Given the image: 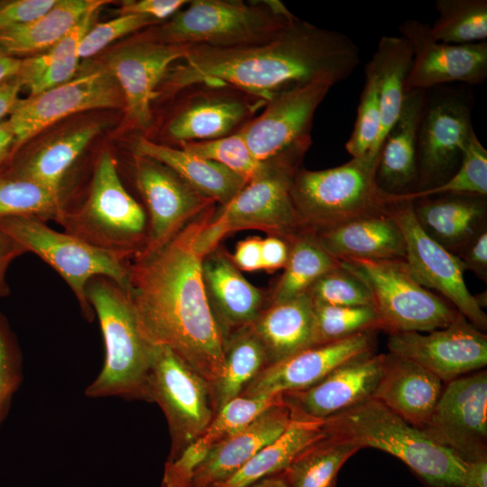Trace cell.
<instances>
[{"instance_id": "obj_1", "label": "cell", "mask_w": 487, "mask_h": 487, "mask_svg": "<svg viewBox=\"0 0 487 487\" xmlns=\"http://www.w3.org/2000/svg\"><path fill=\"white\" fill-rule=\"evenodd\" d=\"M211 210L131 259L125 290L148 342L171 350L212 385L223 372L224 337L207 300L197 244Z\"/></svg>"}, {"instance_id": "obj_2", "label": "cell", "mask_w": 487, "mask_h": 487, "mask_svg": "<svg viewBox=\"0 0 487 487\" xmlns=\"http://www.w3.org/2000/svg\"><path fill=\"white\" fill-rule=\"evenodd\" d=\"M359 63L360 50L347 35L297 18L263 43L188 46L185 56L168 69L158 94L172 97L189 86L209 82L229 85L268 101L317 78L338 83Z\"/></svg>"}, {"instance_id": "obj_3", "label": "cell", "mask_w": 487, "mask_h": 487, "mask_svg": "<svg viewBox=\"0 0 487 487\" xmlns=\"http://www.w3.org/2000/svg\"><path fill=\"white\" fill-rule=\"evenodd\" d=\"M326 435L403 462L429 487H464L466 463L374 399L321 422Z\"/></svg>"}, {"instance_id": "obj_4", "label": "cell", "mask_w": 487, "mask_h": 487, "mask_svg": "<svg viewBox=\"0 0 487 487\" xmlns=\"http://www.w3.org/2000/svg\"><path fill=\"white\" fill-rule=\"evenodd\" d=\"M86 296L99 322L105 358L85 396L150 402L148 377L154 346L142 335L126 290L108 277L96 276L87 282Z\"/></svg>"}, {"instance_id": "obj_5", "label": "cell", "mask_w": 487, "mask_h": 487, "mask_svg": "<svg viewBox=\"0 0 487 487\" xmlns=\"http://www.w3.org/2000/svg\"><path fill=\"white\" fill-rule=\"evenodd\" d=\"M297 18L278 0H193L143 36L167 44L233 48L266 42Z\"/></svg>"}, {"instance_id": "obj_6", "label": "cell", "mask_w": 487, "mask_h": 487, "mask_svg": "<svg viewBox=\"0 0 487 487\" xmlns=\"http://www.w3.org/2000/svg\"><path fill=\"white\" fill-rule=\"evenodd\" d=\"M379 158L380 152H368L330 169L299 170L290 195L303 230L317 232L389 212L395 202L378 186Z\"/></svg>"}, {"instance_id": "obj_7", "label": "cell", "mask_w": 487, "mask_h": 487, "mask_svg": "<svg viewBox=\"0 0 487 487\" xmlns=\"http://www.w3.org/2000/svg\"><path fill=\"white\" fill-rule=\"evenodd\" d=\"M56 223L86 244L125 260L133 259L147 243L145 213L125 189L108 152L96 162L83 203L63 207Z\"/></svg>"}, {"instance_id": "obj_8", "label": "cell", "mask_w": 487, "mask_h": 487, "mask_svg": "<svg viewBox=\"0 0 487 487\" xmlns=\"http://www.w3.org/2000/svg\"><path fill=\"white\" fill-rule=\"evenodd\" d=\"M340 265L368 288L381 330L427 333L443 328L458 316L444 298L424 287L405 260H345Z\"/></svg>"}, {"instance_id": "obj_9", "label": "cell", "mask_w": 487, "mask_h": 487, "mask_svg": "<svg viewBox=\"0 0 487 487\" xmlns=\"http://www.w3.org/2000/svg\"><path fill=\"white\" fill-rule=\"evenodd\" d=\"M0 229L49 264L66 281L79 305L81 314L93 322L95 313L86 296L90 279L105 276L126 289L130 260L91 246L75 236L52 229L36 216L0 218Z\"/></svg>"}, {"instance_id": "obj_10", "label": "cell", "mask_w": 487, "mask_h": 487, "mask_svg": "<svg viewBox=\"0 0 487 487\" xmlns=\"http://www.w3.org/2000/svg\"><path fill=\"white\" fill-rule=\"evenodd\" d=\"M299 166L272 163L265 173L248 182L222 206L198 236L197 244L201 253L205 256L225 234L238 230L259 229L285 239L302 231L290 195Z\"/></svg>"}, {"instance_id": "obj_11", "label": "cell", "mask_w": 487, "mask_h": 487, "mask_svg": "<svg viewBox=\"0 0 487 487\" xmlns=\"http://www.w3.org/2000/svg\"><path fill=\"white\" fill-rule=\"evenodd\" d=\"M335 83L317 78L273 96L238 133L261 162L299 164L311 145L315 112Z\"/></svg>"}, {"instance_id": "obj_12", "label": "cell", "mask_w": 487, "mask_h": 487, "mask_svg": "<svg viewBox=\"0 0 487 487\" xmlns=\"http://www.w3.org/2000/svg\"><path fill=\"white\" fill-rule=\"evenodd\" d=\"M148 396L168 424L170 448L166 462L179 457L216 414L211 384L167 347L154 346Z\"/></svg>"}, {"instance_id": "obj_13", "label": "cell", "mask_w": 487, "mask_h": 487, "mask_svg": "<svg viewBox=\"0 0 487 487\" xmlns=\"http://www.w3.org/2000/svg\"><path fill=\"white\" fill-rule=\"evenodd\" d=\"M427 95L418 130L417 180L413 191L436 187L458 168L471 134V97L461 91L436 87Z\"/></svg>"}, {"instance_id": "obj_14", "label": "cell", "mask_w": 487, "mask_h": 487, "mask_svg": "<svg viewBox=\"0 0 487 487\" xmlns=\"http://www.w3.org/2000/svg\"><path fill=\"white\" fill-rule=\"evenodd\" d=\"M176 95L181 96L163 126V135L176 147L235 133L267 103L222 83H198Z\"/></svg>"}, {"instance_id": "obj_15", "label": "cell", "mask_w": 487, "mask_h": 487, "mask_svg": "<svg viewBox=\"0 0 487 487\" xmlns=\"http://www.w3.org/2000/svg\"><path fill=\"white\" fill-rule=\"evenodd\" d=\"M101 108H124L122 90L106 67L73 78L27 99H19L7 120L14 135L13 153L60 119Z\"/></svg>"}, {"instance_id": "obj_16", "label": "cell", "mask_w": 487, "mask_h": 487, "mask_svg": "<svg viewBox=\"0 0 487 487\" xmlns=\"http://www.w3.org/2000/svg\"><path fill=\"white\" fill-rule=\"evenodd\" d=\"M390 212L405 240L407 262L415 278L453 305L476 328L485 332L487 315L464 281V269L455 254L430 238L414 215L412 201L398 200Z\"/></svg>"}, {"instance_id": "obj_17", "label": "cell", "mask_w": 487, "mask_h": 487, "mask_svg": "<svg viewBox=\"0 0 487 487\" xmlns=\"http://www.w3.org/2000/svg\"><path fill=\"white\" fill-rule=\"evenodd\" d=\"M422 430L464 462L487 458V372L445 383Z\"/></svg>"}, {"instance_id": "obj_18", "label": "cell", "mask_w": 487, "mask_h": 487, "mask_svg": "<svg viewBox=\"0 0 487 487\" xmlns=\"http://www.w3.org/2000/svg\"><path fill=\"white\" fill-rule=\"evenodd\" d=\"M388 353L410 360L447 383L487 364V335L462 314L447 326L426 334H389Z\"/></svg>"}, {"instance_id": "obj_19", "label": "cell", "mask_w": 487, "mask_h": 487, "mask_svg": "<svg viewBox=\"0 0 487 487\" xmlns=\"http://www.w3.org/2000/svg\"><path fill=\"white\" fill-rule=\"evenodd\" d=\"M187 48L142 35L109 55L106 68L122 90L125 123L130 128L147 130L152 126L158 88L170 67L185 56Z\"/></svg>"}, {"instance_id": "obj_20", "label": "cell", "mask_w": 487, "mask_h": 487, "mask_svg": "<svg viewBox=\"0 0 487 487\" xmlns=\"http://www.w3.org/2000/svg\"><path fill=\"white\" fill-rule=\"evenodd\" d=\"M400 36L411 46L413 59L405 90H423L459 82L479 85L487 78V41L447 44L436 41L429 24L407 19Z\"/></svg>"}, {"instance_id": "obj_21", "label": "cell", "mask_w": 487, "mask_h": 487, "mask_svg": "<svg viewBox=\"0 0 487 487\" xmlns=\"http://www.w3.org/2000/svg\"><path fill=\"white\" fill-rule=\"evenodd\" d=\"M133 162L135 183L150 217L143 249L163 244L189 220L216 203L156 160L133 155Z\"/></svg>"}, {"instance_id": "obj_22", "label": "cell", "mask_w": 487, "mask_h": 487, "mask_svg": "<svg viewBox=\"0 0 487 487\" xmlns=\"http://www.w3.org/2000/svg\"><path fill=\"white\" fill-rule=\"evenodd\" d=\"M382 364L383 354H363L337 366L306 390L281 394V402L293 421L322 422L372 399Z\"/></svg>"}, {"instance_id": "obj_23", "label": "cell", "mask_w": 487, "mask_h": 487, "mask_svg": "<svg viewBox=\"0 0 487 487\" xmlns=\"http://www.w3.org/2000/svg\"><path fill=\"white\" fill-rule=\"evenodd\" d=\"M375 332L366 331L343 340L313 345L269 364L245 387L240 396L271 398L306 390L342 363L374 352Z\"/></svg>"}, {"instance_id": "obj_24", "label": "cell", "mask_w": 487, "mask_h": 487, "mask_svg": "<svg viewBox=\"0 0 487 487\" xmlns=\"http://www.w3.org/2000/svg\"><path fill=\"white\" fill-rule=\"evenodd\" d=\"M290 423L289 409L280 400L215 446L194 471L189 487H214L228 479Z\"/></svg>"}, {"instance_id": "obj_25", "label": "cell", "mask_w": 487, "mask_h": 487, "mask_svg": "<svg viewBox=\"0 0 487 487\" xmlns=\"http://www.w3.org/2000/svg\"><path fill=\"white\" fill-rule=\"evenodd\" d=\"M202 278L224 340L235 330L253 324L262 312L263 300L260 289L216 248L202 259Z\"/></svg>"}, {"instance_id": "obj_26", "label": "cell", "mask_w": 487, "mask_h": 487, "mask_svg": "<svg viewBox=\"0 0 487 487\" xmlns=\"http://www.w3.org/2000/svg\"><path fill=\"white\" fill-rule=\"evenodd\" d=\"M445 383L419 364L383 354L382 371L372 399L422 429L427 423Z\"/></svg>"}, {"instance_id": "obj_27", "label": "cell", "mask_w": 487, "mask_h": 487, "mask_svg": "<svg viewBox=\"0 0 487 487\" xmlns=\"http://www.w3.org/2000/svg\"><path fill=\"white\" fill-rule=\"evenodd\" d=\"M412 205L423 231L455 255L487 229L486 197L440 195L414 200Z\"/></svg>"}, {"instance_id": "obj_28", "label": "cell", "mask_w": 487, "mask_h": 487, "mask_svg": "<svg viewBox=\"0 0 487 487\" xmlns=\"http://www.w3.org/2000/svg\"><path fill=\"white\" fill-rule=\"evenodd\" d=\"M336 260H405L403 234L391 212L313 232Z\"/></svg>"}, {"instance_id": "obj_29", "label": "cell", "mask_w": 487, "mask_h": 487, "mask_svg": "<svg viewBox=\"0 0 487 487\" xmlns=\"http://www.w3.org/2000/svg\"><path fill=\"white\" fill-rule=\"evenodd\" d=\"M425 100L426 91L406 92L400 115L382 142L376 180L386 193H409L416 184L417 138Z\"/></svg>"}, {"instance_id": "obj_30", "label": "cell", "mask_w": 487, "mask_h": 487, "mask_svg": "<svg viewBox=\"0 0 487 487\" xmlns=\"http://www.w3.org/2000/svg\"><path fill=\"white\" fill-rule=\"evenodd\" d=\"M280 401V395L271 398L238 396L228 401L197 440L175 460L165 462L161 487H189L194 471L215 446Z\"/></svg>"}, {"instance_id": "obj_31", "label": "cell", "mask_w": 487, "mask_h": 487, "mask_svg": "<svg viewBox=\"0 0 487 487\" xmlns=\"http://www.w3.org/2000/svg\"><path fill=\"white\" fill-rule=\"evenodd\" d=\"M132 150L133 155L149 157L166 165L199 193L222 206L230 202L247 184L244 179L217 162L142 135L133 140Z\"/></svg>"}, {"instance_id": "obj_32", "label": "cell", "mask_w": 487, "mask_h": 487, "mask_svg": "<svg viewBox=\"0 0 487 487\" xmlns=\"http://www.w3.org/2000/svg\"><path fill=\"white\" fill-rule=\"evenodd\" d=\"M252 326L269 364L315 345L313 302L305 293L262 310Z\"/></svg>"}, {"instance_id": "obj_33", "label": "cell", "mask_w": 487, "mask_h": 487, "mask_svg": "<svg viewBox=\"0 0 487 487\" xmlns=\"http://www.w3.org/2000/svg\"><path fill=\"white\" fill-rule=\"evenodd\" d=\"M413 52L409 41L402 36H383L365 70L375 78L381 102V128L372 153H378L387 133L401 111L409 74Z\"/></svg>"}, {"instance_id": "obj_34", "label": "cell", "mask_w": 487, "mask_h": 487, "mask_svg": "<svg viewBox=\"0 0 487 487\" xmlns=\"http://www.w3.org/2000/svg\"><path fill=\"white\" fill-rule=\"evenodd\" d=\"M105 0H57L39 18L0 33V51L13 56L49 50L63 38L87 13L96 11Z\"/></svg>"}, {"instance_id": "obj_35", "label": "cell", "mask_w": 487, "mask_h": 487, "mask_svg": "<svg viewBox=\"0 0 487 487\" xmlns=\"http://www.w3.org/2000/svg\"><path fill=\"white\" fill-rule=\"evenodd\" d=\"M96 123L73 129L42 144L8 172L63 195L64 178L85 148L99 133Z\"/></svg>"}, {"instance_id": "obj_36", "label": "cell", "mask_w": 487, "mask_h": 487, "mask_svg": "<svg viewBox=\"0 0 487 487\" xmlns=\"http://www.w3.org/2000/svg\"><path fill=\"white\" fill-rule=\"evenodd\" d=\"M98 10L87 13L63 38L41 55L22 60L16 78L35 96L63 84L75 75L82 39L91 28Z\"/></svg>"}, {"instance_id": "obj_37", "label": "cell", "mask_w": 487, "mask_h": 487, "mask_svg": "<svg viewBox=\"0 0 487 487\" xmlns=\"http://www.w3.org/2000/svg\"><path fill=\"white\" fill-rule=\"evenodd\" d=\"M321 422L291 420L286 431L258 451L231 477L214 487H248L285 471L309 445L324 436Z\"/></svg>"}, {"instance_id": "obj_38", "label": "cell", "mask_w": 487, "mask_h": 487, "mask_svg": "<svg viewBox=\"0 0 487 487\" xmlns=\"http://www.w3.org/2000/svg\"><path fill=\"white\" fill-rule=\"evenodd\" d=\"M267 364L264 347L252 324L226 336L224 340L223 372L211 385L216 412L240 396Z\"/></svg>"}, {"instance_id": "obj_39", "label": "cell", "mask_w": 487, "mask_h": 487, "mask_svg": "<svg viewBox=\"0 0 487 487\" xmlns=\"http://www.w3.org/2000/svg\"><path fill=\"white\" fill-rule=\"evenodd\" d=\"M287 240L289 243V258L275 287L272 302L307 293L319 277L340 264L311 231L302 230Z\"/></svg>"}, {"instance_id": "obj_40", "label": "cell", "mask_w": 487, "mask_h": 487, "mask_svg": "<svg viewBox=\"0 0 487 487\" xmlns=\"http://www.w3.org/2000/svg\"><path fill=\"white\" fill-rule=\"evenodd\" d=\"M358 450L351 443L326 434L280 474L285 487H335L342 466Z\"/></svg>"}, {"instance_id": "obj_41", "label": "cell", "mask_w": 487, "mask_h": 487, "mask_svg": "<svg viewBox=\"0 0 487 487\" xmlns=\"http://www.w3.org/2000/svg\"><path fill=\"white\" fill-rule=\"evenodd\" d=\"M437 18L429 25L432 36L447 44L486 41V0H437Z\"/></svg>"}, {"instance_id": "obj_42", "label": "cell", "mask_w": 487, "mask_h": 487, "mask_svg": "<svg viewBox=\"0 0 487 487\" xmlns=\"http://www.w3.org/2000/svg\"><path fill=\"white\" fill-rule=\"evenodd\" d=\"M64 203L63 195L8 171H0V218L29 216L57 222Z\"/></svg>"}, {"instance_id": "obj_43", "label": "cell", "mask_w": 487, "mask_h": 487, "mask_svg": "<svg viewBox=\"0 0 487 487\" xmlns=\"http://www.w3.org/2000/svg\"><path fill=\"white\" fill-rule=\"evenodd\" d=\"M440 195L487 197V151L473 132L465 145L460 164L444 183L424 190L393 195L396 201H414Z\"/></svg>"}, {"instance_id": "obj_44", "label": "cell", "mask_w": 487, "mask_h": 487, "mask_svg": "<svg viewBox=\"0 0 487 487\" xmlns=\"http://www.w3.org/2000/svg\"><path fill=\"white\" fill-rule=\"evenodd\" d=\"M315 345L381 330L372 306H330L313 303Z\"/></svg>"}, {"instance_id": "obj_45", "label": "cell", "mask_w": 487, "mask_h": 487, "mask_svg": "<svg viewBox=\"0 0 487 487\" xmlns=\"http://www.w3.org/2000/svg\"><path fill=\"white\" fill-rule=\"evenodd\" d=\"M178 148L225 166L247 183L265 173L272 164L259 161L238 132L217 139L184 142Z\"/></svg>"}, {"instance_id": "obj_46", "label": "cell", "mask_w": 487, "mask_h": 487, "mask_svg": "<svg viewBox=\"0 0 487 487\" xmlns=\"http://www.w3.org/2000/svg\"><path fill=\"white\" fill-rule=\"evenodd\" d=\"M313 303L330 306H372L365 284L340 264L319 277L308 289Z\"/></svg>"}, {"instance_id": "obj_47", "label": "cell", "mask_w": 487, "mask_h": 487, "mask_svg": "<svg viewBox=\"0 0 487 487\" xmlns=\"http://www.w3.org/2000/svg\"><path fill=\"white\" fill-rule=\"evenodd\" d=\"M381 128V102L377 81L365 70V83L360 96L356 120L345 149L353 158L372 152Z\"/></svg>"}, {"instance_id": "obj_48", "label": "cell", "mask_w": 487, "mask_h": 487, "mask_svg": "<svg viewBox=\"0 0 487 487\" xmlns=\"http://www.w3.org/2000/svg\"><path fill=\"white\" fill-rule=\"evenodd\" d=\"M23 357L16 334L0 311V427L23 380Z\"/></svg>"}, {"instance_id": "obj_49", "label": "cell", "mask_w": 487, "mask_h": 487, "mask_svg": "<svg viewBox=\"0 0 487 487\" xmlns=\"http://www.w3.org/2000/svg\"><path fill=\"white\" fill-rule=\"evenodd\" d=\"M151 17L142 14H121L119 17L91 27L81 41L78 55L89 58L112 41L144 27L159 24Z\"/></svg>"}, {"instance_id": "obj_50", "label": "cell", "mask_w": 487, "mask_h": 487, "mask_svg": "<svg viewBox=\"0 0 487 487\" xmlns=\"http://www.w3.org/2000/svg\"><path fill=\"white\" fill-rule=\"evenodd\" d=\"M57 0H15L0 5V33L47 13Z\"/></svg>"}, {"instance_id": "obj_51", "label": "cell", "mask_w": 487, "mask_h": 487, "mask_svg": "<svg viewBox=\"0 0 487 487\" xmlns=\"http://www.w3.org/2000/svg\"><path fill=\"white\" fill-rule=\"evenodd\" d=\"M188 2L185 0L124 1L122 4L121 14L146 15L161 23L162 20L172 17Z\"/></svg>"}, {"instance_id": "obj_52", "label": "cell", "mask_w": 487, "mask_h": 487, "mask_svg": "<svg viewBox=\"0 0 487 487\" xmlns=\"http://www.w3.org/2000/svg\"><path fill=\"white\" fill-rule=\"evenodd\" d=\"M457 258L464 271H471L481 280L487 281V229L470 243Z\"/></svg>"}, {"instance_id": "obj_53", "label": "cell", "mask_w": 487, "mask_h": 487, "mask_svg": "<svg viewBox=\"0 0 487 487\" xmlns=\"http://www.w3.org/2000/svg\"><path fill=\"white\" fill-rule=\"evenodd\" d=\"M289 253V243L287 239L271 235L261 244L262 269L274 271L284 268Z\"/></svg>"}, {"instance_id": "obj_54", "label": "cell", "mask_w": 487, "mask_h": 487, "mask_svg": "<svg viewBox=\"0 0 487 487\" xmlns=\"http://www.w3.org/2000/svg\"><path fill=\"white\" fill-rule=\"evenodd\" d=\"M261 244L259 237H249L237 244L232 262L238 270L253 271L262 269Z\"/></svg>"}, {"instance_id": "obj_55", "label": "cell", "mask_w": 487, "mask_h": 487, "mask_svg": "<svg viewBox=\"0 0 487 487\" xmlns=\"http://www.w3.org/2000/svg\"><path fill=\"white\" fill-rule=\"evenodd\" d=\"M24 253V249L15 240L0 229V298L10 294L6 281L8 267L14 260Z\"/></svg>"}, {"instance_id": "obj_56", "label": "cell", "mask_w": 487, "mask_h": 487, "mask_svg": "<svg viewBox=\"0 0 487 487\" xmlns=\"http://www.w3.org/2000/svg\"><path fill=\"white\" fill-rule=\"evenodd\" d=\"M22 86L16 77L0 84V122L6 115H10L18 102V94Z\"/></svg>"}, {"instance_id": "obj_57", "label": "cell", "mask_w": 487, "mask_h": 487, "mask_svg": "<svg viewBox=\"0 0 487 487\" xmlns=\"http://www.w3.org/2000/svg\"><path fill=\"white\" fill-rule=\"evenodd\" d=\"M464 487H487V458L466 463Z\"/></svg>"}, {"instance_id": "obj_58", "label": "cell", "mask_w": 487, "mask_h": 487, "mask_svg": "<svg viewBox=\"0 0 487 487\" xmlns=\"http://www.w3.org/2000/svg\"><path fill=\"white\" fill-rule=\"evenodd\" d=\"M14 135L8 121L0 122V165L13 154Z\"/></svg>"}, {"instance_id": "obj_59", "label": "cell", "mask_w": 487, "mask_h": 487, "mask_svg": "<svg viewBox=\"0 0 487 487\" xmlns=\"http://www.w3.org/2000/svg\"><path fill=\"white\" fill-rule=\"evenodd\" d=\"M22 60L7 55L0 51V84L16 77L21 67Z\"/></svg>"}, {"instance_id": "obj_60", "label": "cell", "mask_w": 487, "mask_h": 487, "mask_svg": "<svg viewBox=\"0 0 487 487\" xmlns=\"http://www.w3.org/2000/svg\"><path fill=\"white\" fill-rule=\"evenodd\" d=\"M248 487H285V483L281 475L277 474L262 479Z\"/></svg>"}]
</instances>
